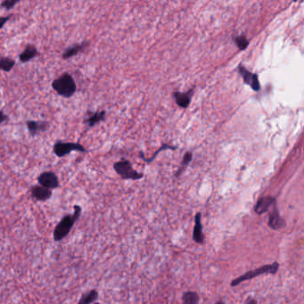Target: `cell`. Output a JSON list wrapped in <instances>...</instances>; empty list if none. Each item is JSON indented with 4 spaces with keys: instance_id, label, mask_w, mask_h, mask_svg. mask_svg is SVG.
Listing matches in <instances>:
<instances>
[{
    "instance_id": "obj_1",
    "label": "cell",
    "mask_w": 304,
    "mask_h": 304,
    "mask_svg": "<svg viewBox=\"0 0 304 304\" xmlns=\"http://www.w3.org/2000/svg\"><path fill=\"white\" fill-rule=\"evenodd\" d=\"M74 212L72 214H66L61 220L57 223L53 232V238L55 242H61L71 233V229L79 218H81L82 208L79 204L73 205Z\"/></svg>"
},
{
    "instance_id": "obj_2",
    "label": "cell",
    "mask_w": 304,
    "mask_h": 304,
    "mask_svg": "<svg viewBox=\"0 0 304 304\" xmlns=\"http://www.w3.org/2000/svg\"><path fill=\"white\" fill-rule=\"evenodd\" d=\"M51 87L58 96L65 98H71L77 92L76 82L71 73L66 71L52 81Z\"/></svg>"
},
{
    "instance_id": "obj_3",
    "label": "cell",
    "mask_w": 304,
    "mask_h": 304,
    "mask_svg": "<svg viewBox=\"0 0 304 304\" xmlns=\"http://www.w3.org/2000/svg\"><path fill=\"white\" fill-rule=\"evenodd\" d=\"M279 269V263L278 261H274L273 263L267 264V265L261 266V267H259L257 269L247 271V272L243 273V275H241L239 278L233 279V280L231 281V283H230V286H231V287L238 286L239 284H242L243 282L252 280V279H255V278H257V277H260V276H261V275H266V274L276 275V274L278 273Z\"/></svg>"
},
{
    "instance_id": "obj_4",
    "label": "cell",
    "mask_w": 304,
    "mask_h": 304,
    "mask_svg": "<svg viewBox=\"0 0 304 304\" xmlns=\"http://www.w3.org/2000/svg\"><path fill=\"white\" fill-rule=\"evenodd\" d=\"M72 152H87V150L81 143L65 142L63 140H56L53 146V152L56 157H65Z\"/></svg>"
},
{
    "instance_id": "obj_5",
    "label": "cell",
    "mask_w": 304,
    "mask_h": 304,
    "mask_svg": "<svg viewBox=\"0 0 304 304\" xmlns=\"http://www.w3.org/2000/svg\"><path fill=\"white\" fill-rule=\"evenodd\" d=\"M113 169L117 174L123 179L138 180L143 177V174L135 171L132 167L131 162L128 160H122L115 162L113 164Z\"/></svg>"
},
{
    "instance_id": "obj_6",
    "label": "cell",
    "mask_w": 304,
    "mask_h": 304,
    "mask_svg": "<svg viewBox=\"0 0 304 304\" xmlns=\"http://www.w3.org/2000/svg\"><path fill=\"white\" fill-rule=\"evenodd\" d=\"M37 181L39 185L43 188H47L49 190H54L60 188V181L58 176L52 171L43 172L37 177Z\"/></svg>"
},
{
    "instance_id": "obj_7",
    "label": "cell",
    "mask_w": 304,
    "mask_h": 304,
    "mask_svg": "<svg viewBox=\"0 0 304 304\" xmlns=\"http://www.w3.org/2000/svg\"><path fill=\"white\" fill-rule=\"evenodd\" d=\"M50 126V122L48 121H35V120L26 121V127L31 137H36L41 135V133L47 131Z\"/></svg>"
},
{
    "instance_id": "obj_8",
    "label": "cell",
    "mask_w": 304,
    "mask_h": 304,
    "mask_svg": "<svg viewBox=\"0 0 304 304\" xmlns=\"http://www.w3.org/2000/svg\"><path fill=\"white\" fill-rule=\"evenodd\" d=\"M285 225H286V222H285L284 218H282L281 215L279 214L277 203L274 204L272 208H271V211H269L268 226L272 230L278 231V230L284 228L285 227Z\"/></svg>"
},
{
    "instance_id": "obj_9",
    "label": "cell",
    "mask_w": 304,
    "mask_h": 304,
    "mask_svg": "<svg viewBox=\"0 0 304 304\" xmlns=\"http://www.w3.org/2000/svg\"><path fill=\"white\" fill-rule=\"evenodd\" d=\"M90 45L89 41H82L81 43H76L65 48L62 54V59L69 60L72 57L83 53Z\"/></svg>"
},
{
    "instance_id": "obj_10",
    "label": "cell",
    "mask_w": 304,
    "mask_h": 304,
    "mask_svg": "<svg viewBox=\"0 0 304 304\" xmlns=\"http://www.w3.org/2000/svg\"><path fill=\"white\" fill-rule=\"evenodd\" d=\"M239 73L241 74V76L243 77V80L245 84L251 87L254 91H259L261 89V84H260L257 74L248 71L246 68H244L241 65L239 66Z\"/></svg>"
},
{
    "instance_id": "obj_11",
    "label": "cell",
    "mask_w": 304,
    "mask_h": 304,
    "mask_svg": "<svg viewBox=\"0 0 304 304\" xmlns=\"http://www.w3.org/2000/svg\"><path fill=\"white\" fill-rule=\"evenodd\" d=\"M30 194L31 197L35 199L38 202H46L48 201L52 195L53 191L46 188H43L40 185H33L30 188Z\"/></svg>"
},
{
    "instance_id": "obj_12",
    "label": "cell",
    "mask_w": 304,
    "mask_h": 304,
    "mask_svg": "<svg viewBox=\"0 0 304 304\" xmlns=\"http://www.w3.org/2000/svg\"><path fill=\"white\" fill-rule=\"evenodd\" d=\"M277 203L276 198L273 196H263L260 198L257 203L254 206V212L258 215H261L264 213H268L270 209L272 208L274 204Z\"/></svg>"
},
{
    "instance_id": "obj_13",
    "label": "cell",
    "mask_w": 304,
    "mask_h": 304,
    "mask_svg": "<svg viewBox=\"0 0 304 304\" xmlns=\"http://www.w3.org/2000/svg\"><path fill=\"white\" fill-rule=\"evenodd\" d=\"M193 239L198 244L204 243V235L202 225V213H197L195 216V226L193 230Z\"/></svg>"
},
{
    "instance_id": "obj_14",
    "label": "cell",
    "mask_w": 304,
    "mask_h": 304,
    "mask_svg": "<svg viewBox=\"0 0 304 304\" xmlns=\"http://www.w3.org/2000/svg\"><path fill=\"white\" fill-rule=\"evenodd\" d=\"M107 112L106 111H97V112H87L86 113V118L83 122L86 124L87 128L95 127L100 122L106 120Z\"/></svg>"
},
{
    "instance_id": "obj_15",
    "label": "cell",
    "mask_w": 304,
    "mask_h": 304,
    "mask_svg": "<svg viewBox=\"0 0 304 304\" xmlns=\"http://www.w3.org/2000/svg\"><path fill=\"white\" fill-rule=\"evenodd\" d=\"M40 55H41V53H40V51L38 50L35 45L28 44L19 55V60L22 64H27Z\"/></svg>"
},
{
    "instance_id": "obj_16",
    "label": "cell",
    "mask_w": 304,
    "mask_h": 304,
    "mask_svg": "<svg viewBox=\"0 0 304 304\" xmlns=\"http://www.w3.org/2000/svg\"><path fill=\"white\" fill-rule=\"evenodd\" d=\"M193 92H194V88L187 92V93H181V92H174L173 93V96L176 100V103L180 107L183 108H187L190 104V100H191V96L193 95Z\"/></svg>"
},
{
    "instance_id": "obj_17",
    "label": "cell",
    "mask_w": 304,
    "mask_h": 304,
    "mask_svg": "<svg viewBox=\"0 0 304 304\" xmlns=\"http://www.w3.org/2000/svg\"><path fill=\"white\" fill-rule=\"evenodd\" d=\"M98 297H99L98 292L96 289H92L83 294L77 304H93L96 303Z\"/></svg>"
},
{
    "instance_id": "obj_18",
    "label": "cell",
    "mask_w": 304,
    "mask_h": 304,
    "mask_svg": "<svg viewBox=\"0 0 304 304\" xmlns=\"http://www.w3.org/2000/svg\"><path fill=\"white\" fill-rule=\"evenodd\" d=\"M16 66V61L10 56L0 55V71L10 72Z\"/></svg>"
},
{
    "instance_id": "obj_19",
    "label": "cell",
    "mask_w": 304,
    "mask_h": 304,
    "mask_svg": "<svg viewBox=\"0 0 304 304\" xmlns=\"http://www.w3.org/2000/svg\"><path fill=\"white\" fill-rule=\"evenodd\" d=\"M199 301H200V296L196 292L188 291L183 294V304H198Z\"/></svg>"
},
{
    "instance_id": "obj_20",
    "label": "cell",
    "mask_w": 304,
    "mask_h": 304,
    "mask_svg": "<svg viewBox=\"0 0 304 304\" xmlns=\"http://www.w3.org/2000/svg\"><path fill=\"white\" fill-rule=\"evenodd\" d=\"M20 0H4L0 3V8L6 11H10L16 7V5L20 3Z\"/></svg>"
},
{
    "instance_id": "obj_21",
    "label": "cell",
    "mask_w": 304,
    "mask_h": 304,
    "mask_svg": "<svg viewBox=\"0 0 304 304\" xmlns=\"http://www.w3.org/2000/svg\"><path fill=\"white\" fill-rule=\"evenodd\" d=\"M236 45L238 46L240 50H244L247 46H248V41L246 39V37L244 35L239 36L235 39Z\"/></svg>"
},
{
    "instance_id": "obj_22",
    "label": "cell",
    "mask_w": 304,
    "mask_h": 304,
    "mask_svg": "<svg viewBox=\"0 0 304 304\" xmlns=\"http://www.w3.org/2000/svg\"><path fill=\"white\" fill-rule=\"evenodd\" d=\"M191 160H192V152H187V153L185 154V156H184V159H183V162L182 163H181V167L178 169L177 173H176V176H178L179 174H181L183 170L187 167V165H188L189 162H191Z\"/></svg>"
},
{
    "instance_id": "obj_23",
    "label": "cell",
    "mask_w": 304,
    "mask_h": 304,
    "mask_svg": "<svg viewBox=\"0 0 304 304\" xmlns=\"http://www.w3.org/2000/svg\"><path fill=\"white\" fill-rule=\"evenodd\" d=\"M14 15H8L6 16H0V31L4 28V26L9 22Z\"/></svg>"
},
{
    "instance_id": "obj_24",
    "label": "cell",
    "mask_w": 304,
    "mask_h": 304,
    "mask_svg": "<svg viewBox=\"0 0 304 304\" xmlns=\"http://www.w3.org/2000/svg\"><path fill=\"white\" fill-rule=\"evenodd\" d=\"M7 120H9V117L7 116L2 110H0V125L6 122Z\"/></svg>"
},
{
    "instance_id": "obj_25",
    "label": "cell",
    "mask_w": 304,
    "mask_h": 304,
    "mask_svg": "<svg viewBox=\"0 0 304 304\" xmlns=\"http://www.w3.org/2000/svg\"><path fill=\"white\" fill-rule=\"evenodd\" d=\"M245 304H257V301L255 299H249Z\"/></svg>"
},
{
    "instance_id": "obj_26",
    "label": "cell",
    "mask_w": 304,
    "mask_h": 304,
    "mask_svg": "<svg viewBox=\"0 0 304 304\" xmlns=\"http://www.w3.org/2000/svg\"><path fill=\"white\" fill-rule=\"evenodd\" d=\"M225 304V303H224V302H222V301H221V302H218L217 304Z\"/></svg>"
},
{
    "instance_id": "obj_27",
    "label": "cell",
    "mask_w": 304,
    "mask_h": 304,
    "mask_svg": "<svg viewBox=\"0 0 304 304\" xmlns=\"http://www.w3.org/2000/svg\"><path fill=\"white\" fill-rule=\"evenodd\" d=\"M98 304V303H96H96H94V304Z\"/></svg>"
}]
</instances>
